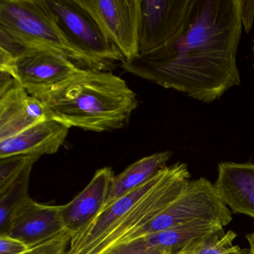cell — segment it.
I'll list each match as a JSON object with an SVG mask.
<instances>
[{
	"instance_id": "obj_1",
	"label": "cell",
	"mask_w": 254,
	"mask_h": 254,
	"mask_svg": "<svg viewBox=\"0 0 254 254\" xmlns=\"http://www.w3.org/2000/svg\"><path fill=\"white\" fill-rule=\"evenodd\" d=\"M239 0H191L181 30L161 47L121 63L126 72L211 103L240 85Z\"/></svg>"
},
{
	"instance_id": "obj_2",
	"label": "cell",
	"mask_w": 254,
	"mask_h": 254,
	"mask_svg": "<svg viewBox=\"0 0 254 254\" xmlns=\"http://www.w3.org/2000/svg\"><path fill=\"white\" fill-rule=\"evenodd\" d=\"M37 98L51 118L69 128L99 133L126 127L139 105L136 93L120 77L89 69Z\"/></svg>"
},
{
	"instance_id": "obj_3",
	"label": "cell",
	"mask_w": 254,
	"mask_h": 254,
	"mask_svg": "<svg viewBox=\"0 0 254 254\" xmlns=\"http://www.w3.org/2000/svg\"><path fill=\"white\" fill-rule=\"evenodd\" d=\"M0 47L44 49L84 69L107 71L66 38L45 0H0Z\"/></svg>"
},
{
	"instance_id": "obj_4",
	"label": "cell",
	"mask_w": 254,
	"mask_h": 254,
	"mask_svg": "<svg viewBox=\"0 0 254 254\" xmlns=\"http://www.w3.org/2000/svg\"><path fill=\"white\" fill-rule=\"evenodd\" d=\"M62 55L32 47H0V72L38 97L60 87L84 70Z\"/></svg>"
},
{
	"instance_id": "obj_5",
	"label": "cell",
	"mask_w": 254,
	"mask_h": 254,
	"mask_svg": "<svg viewBox=\"0 0 254 254\" xmlns=\"http://www.w3.org/2000/svg\"><path fill=\"white\" fill-rule=\"evenodd\" d=\"M198 221H211L222 227L232 221L231 212L221 200L215 184L204 178L190 181L184 191L166 209L143 227L133 232L120 245L166 229Z\"/></svg>"
},
{
	"instance_id": "obj_6",
	"label": "cell",
	"mask_w": 254,
	"mask_h": 254,
	"mask_svg": "<svg viewBox=\"0 0 254 254\" xmlns=\"http://www.w3.org/2000/svg\"><path fill=\"white\" fill-rule=\"evenodd\" d=\"M66 38L90 59L109 71L125 62L117 47L108 39L95 20L76 0H45Z\"/></svg>"
},
{
	"instance_id": "obj_7",
	"label": "cell",
	"mask_w": 254,
	"mask_h": 254,
	"mask_svg": "<svg viewBox=\"0 0 254 254\" xmlns=\"http://www.w3.org/2000/svg\"><path fill=\"white\" fill-rule=\"evenodd\" d=\"M95 20L126 62L139 56L142 0H76Z\"/></svg>"
},
{
	"instance_id": "obj_8",
	"label": "cell",
	"mask_w": 254,
	"mask_h": 254,
	"mask_svg": "<svg viewBox=\"0 0 254 254\" xmlns=\"http://www.w3.org/2000/svg\"><path fill=\"white\" fill-rule=\"evenodd\" d=\"M49 118H51L50 112L39 99L29 94L9 75L1 73L0 141Z\"/></svg>"
},
{
	"instance_id": "obj_9",
	"label": "cell",
	"mask_w": 254,
	"mask_h": 254,
	"mask_svg": "<svg viewBox=\"0 0 254 254\" xmlns=\"http://www.w3.org/2000/svg\"><path fill=\"white\" fill-rule=\"evenodd\" d=\"M191 0H142L139 55L161 47L181 30Z\"/></svg>"
},
{
	"instance_id": "obj_10",
	"label": "cell",
	"mask_w": 254,
	"mask_h": 254,
	"mask_svg": "<svg viewBox=\"0 0 254 254\" xmlns=\"http://www.w3.org/2000/svg\"><path fill=\"white\" fill-rule=\"evenodd\" d=\"M66 231L62 206L41 204L30 197L14 212L5 235L32 248Z\"/></svg>"
},
{
	"instance_id": "obj_11",
	"label": "cell",
	"mask_w": 254,
	"mask_h": 254,
	"mask_svg": "<svg viewBox=\"0 0 254 254\" xmlns=\"http://www.w3.org/2000/svg\"><path fill=\"white\" fill-rule=\"evenodd\" d=\"M112 169H99L79 194L62 206L66 231L74 235L85 228L104 209L114 179Z\"/></svg>"
},
{
	"instance_id": "obj_12",
	"label": "cell",
	"mask_w": 254,
	"mask_h": 254,
	"mask_svg": "<svg viewBox=\"0 0 254 254\" xmlns=\"http://www.w3.org/2000/svg\"><path fill=\"white\" fill-rule=\"evenodd\" d=\"M69 128L53 118L23 130L21 133L0 141V158L16 155H36L58 152L64 145Z\"/></svg>"
},
{
	"instance_id": "obj_13",
	"label": "cell",
	"mask_w": 254,
	"mask_h": 254,
	"mask_svg": "<svg viewBox=\"0 0 254 254\" xmlns=\"http://www.w3.org/2000/svg\"><path fill=\"white\" fill-rule=\"evenodd\" d=\"M215 187L234 213L254 218V164L221 162Z\"/></svg>"
},
{
	"instance_id": "obj_14",
	"label": "cell",
	"mask_w": 254,
	"mask_h": 254,
	"mask_svg": "<svg viewBox=\"0 0 254 254\" xmlns=\"http://www.w3.org/2000/svg\"><path fill=\"white\" fill-rule=\"evenodd\" d=\"M172 157L169 151L147 156L129 166L121 174L114 177L109 194L104 209L120 197L126 195L154 178L160 171L167 167Z\"/></svg>"
},
{
	"instance_id": "obj_15",
	"label": "cell",
	"mask_w": 254,
	"mask_h": 254,
	"mask_svg": "<svg viewBox=\"0 0 254 254\" xmlns=\"http://www.w3.org/2000/svg\"><path fill=\"white\" fill-rule=\"evenodd\" d=\"M223 227L211 221H194L152 233L142 239L149 248L164 251L168 254H178L194 239Z\"/></svg>"
},
{
	"instance_id": "obj_16",
	"label": "cell",
	"mask_w": 254,
	"mask_h": 254,
	"mask_svg": "<svg viewBox=\"0 0 254 254\" xmlns=\"http://www.w3.org/2000/svg\"><path fill=\"white\" fill-rule=\"evenodd\" d=\"M236 233L223 228L194 239L178 254H249V249H241L233 245Z\"/></svg>"
},
{
	"instance_id": "obj_17",
	"label": "cell",
	"mask_w": 254,
	"mask_h": 254,
	"mask_svg": "<svg viewBox=\"0 0 254 254\" xmlns=\"http://www.w3.org/2000/svg\"><path fill=\"white\" fill-rule=\"evenodd\" d=\"M32 169L26 171L9 187L0 191V235L6 234L14 212L30 197L29 180Z\"/></svg>"
},
{
	"instance_id": "obj_18",
	"label": "cell",
	"mask_w": 254,
	"mask_h": 254,
	"mask_svg": "<svg viewBox=\"0 0 254 254\" xmlns=\"http://www.w3.org/2000/svg\"><path fill=\"white\" fill-rule=\"evenodd\" d=\"M40 158L36 155H16L0 158V191L15 182L26 171L32 169Z\"/></svg>"
},
{
	"instance_id": "obj_19",
	"label": "cell",
	"mask_w": 254,
	"mask_h": 254,
	"mask_svg": "<svg viewBox=\"0 0 254 254\" xmlns=\"http://www.w3.org/2000/svg\"><path fill=\"white\" fill-rule=\"evenodd\" d=\"M105 254H168L164 251L149 248L142 238L129 243L122 244L107 251Z\"/></svg>"
},
{
	"instance_id": "obj_20",
	"label": "cell",
	"mask_w": 254,
	"mask_h": 254,
	"mask_svg": "<svg viewBox=\"0 0 254 254\" xmlns=\"http://www.w3.org/2000/svg\"><path fill=\"white\" fill-rule=\"evenodd\" d=\"M29 249L23 242L8 235H0V254H23Z\"/></svg>"
},
{
	"instance_id": "obj_21",
	"label": "cell",
	"mask_w": 254,
	"mask_h": 254,
	"mask_svg": "<svg viewBox=\"0 0 254 254\" xmlns=\"http://www.w3.org/2000/svg\"><path fill=\"white\" fill-rule=\"evenodd\" d=\"M240 6L241 19L243 29L249 32L252 28L254 20V1L253 0H239Z\"/></svg>"
},
{
	"instance_id": "obj_22",
	"label": "cell",
	"mask_w": 254,
	"mask_h": 254,
	"mask_svg": "<svg viewBox=\"0 0 254 254\" xmlns=\"http://www.w3.org/2000/svg\"><path fill=\"white\" fill-rule=\"evenodd\" d=\"M246 238L249 242V254H254V232L247 235Z\"/></svg>"
}]
</instances>
